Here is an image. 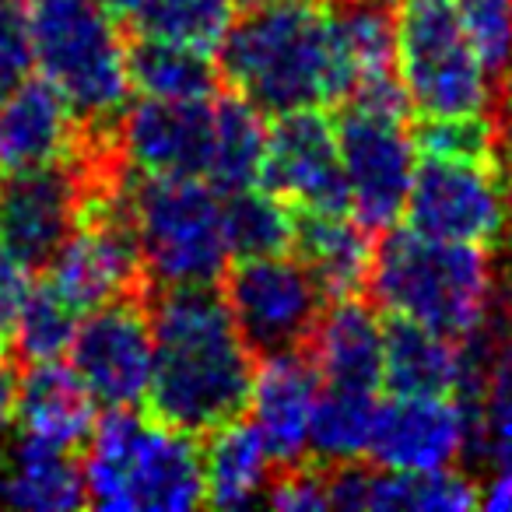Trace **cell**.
I'll return each mask as SVG.
<instances>
[{
    "mask_svg": "<svg viewBox=\"0 0 512 512\" xmlns=\"http://www.w3.org/2000/svg\"><path fill=\"white\" fill-rule=\"evenodd\" d=\"M214 99V95H211ZM211 99H137L116 123L127 169L144 176H207Z\"/></svg>",
    "mask_w": 512,
    "mask_h": 512,
    "instance_id": "15",
    "label": "cell"
},
{
    "mask_svg": "<svg viewBox=\"0 0 512 512\" xmlns=\"http://www.w3.org/2000/svg\"><path fill=\"white\" fill-rule=\"evenodd\" d=\"M334 130L351 218L372 235L386 232L404 218L407 193L418 169L411 123L404 113L341 102Z\"/></svg>",
    "mask_w": 512,
    "mask_h": 512,
    "instance_id": "8",
    "label": "cell"
},
{
    "mask_svg": "<svg viewBox=\"0 0 512 512\" xmlns=\"http://www.w3.org/2000/svg\"><path fill=\"white\" fill-rule=\"evenodd\" d=\"M344 4H393V0H344Z\"/></svg>",
    "mask_w": 512,
    "mask_h": 512,
    "instance_id": "41",
    "label": "cell"
},
{
    "mask_svg": "<svg viewBox=\"0 0 512 512\" xmlns=\"http://www.w3.org/2000/svg\"><path fill=\"white\" fill-rule=\"evenodd\" d=\"M81 313L53 292L46 281L32 285L29 299H25L22 313H18L11 337H15V351L25 362H53V358L67 355V344L74 337Z\"/></svg>",
    "mask_w": 512,
    "mask_h": 512,
    "instance_id": "32",
    "label": "cell"
},
{
    "mask_svg": "<svg viewBox=\"0 0 512 512\" xmlns=\"http://www.w3.org/2000/svg\"><path fill=\"white\" fill-rule=\"evenodd\" d=\"M242 341L256 358L299 351L327 309L320 285L299 256H242L218 285Z\"/></svg>",
    "mask_w": 512,
    "mask_h": 512,
    "instance_id": "9",
    "label": "cell"
},
{
    "mask_svg": "<svg viewBox=\"0 0 512 512\" xmlns=\"http://www.w3.org/2000/svg\"><path fill=\"white\" fill-rule=\"evenodd\" d=\"M148 288L218 285L228 267L221 193L200 176H144L123 183Z\"/></svg>",
    "mask_w": 512,
    "mask_h": 512,
    "instance_id": "6",
    "label": "cell"
},
{
    "mask_svg": "<svg viewBox=\"0 0 512 512\" xmlns=\"http://www.w3.org/2000/svg\"><path fill=\"white\" fill-rule=\"evenodd\" d=\"M281 4H320V0H235V8L253 11V8H281Z\"/></svg>",
    "mask_w": 512,
    "mask_h": 512,
    "instance_id": "40",
    "label": "cell"
},
{
    "mask_svg": "<svg viewBox=\"0 0 512 512\" xmlns=\"http://www.w3.org/2000/svg\"><path fill=\"white\" fill-rule=\"evenodd\" d=\"M316 393H320V376L302 348L256 358L246 411L274 467L309 460V425H313Z\"/></svg>",
    "mask_w": 512,
    "mask_h": 512,
    "instance_id": "18",
    "label": "cell"
},
{
    "mask_svg": "<svg viewBox=\"0 0 512 512\" xmlns=\"http://www.w3.org/2000/svg\"><path fill=\"white\" fill-rule=\"evenodd\" d=\"M264 502L281 512H316L330 509L327 495V467L316 460H302L292 467H278L271 477Z\"/></svg>",
    "mask_w": 512,
    "mask_h": 512,
    "instance_id": "34",
    "label": "cell"
},
{
    "mask_svg": "<svg viewBox=\"0 0 512 512\" xmlns=\"http://www.w3.org/2000/svg\"><path fill=\"white\" fill-rule=\"evenodd\" d=\"M32 274H36L32 267H25L18 256H11L0 246V334H11V327H15L32 285H36Z\"/></svg>",
    "mask_w": 512,
    "mask_h": 512,
    "instance_id": "35",
    "label": "cell"
},
{
    "mask_svg": "<svg viewBox=\"0 0 512 512\" xmlns=\"http://www.w3.org/2000/svg\"><path fill=\"white\" fill-rule=\"evenodd\" d=\"M81 449V477L92 509L183 512L204 505L197 442L158 414L113 407L95 421Z\"/></svg>",
    "mask_w": 512,
    "mask_h": 512,
    "instance_id": "4",
    "label": "cell"
},
{
    "mask_svg": "<svg viewBox=\"0 0 512 512\" xmlns=\"http://www.w3.org/2000/svg\"><path fill=\"white\" fill-rule=\"evenodd\" d=\"M467 446V411L453 393H390L372 418L365 460L386 470L456 467Z\"/></svg>",
    "mask_w": 512,
    "mask_h": 512,
    "instance_id": "14",
    "label": "cell"
},
{
    "mask_svg": "<svg viewBox=\"0 0 512 512\" xmlns=\"http://www.w3.org/2000/svg\"><path fill=\"white\" fill-rule=\"evenodd\" d=\"M99 4L109 11V15L116 18V22H123V25H127L130 18H134L137 11H141V4H144V0H99Z\"/></svg>",
    "mask_w": 512,
    "mask_h": 512,
    "instance_id": "38",
    "label": "cell"
},
{
    "mask_svg": "<svg viewBox=\"0 0 512 512\" xmlns=\"http://www.w3.org/2000/svg\"><path fill=\"white\" fill-rule=\"evenodd\" d=\"M32 67L92 137H113L130 106L127 36L99 0H22Z\"/></svg>",
    "mask_w": 512,
    "mask_h": 512,
    "instance_id": "5",
    "label": "cell"
},
{
    "mask_svg": "<svg viewBox=\"0 0 512 512\" xmlns=\"http://www.w3.org/2000/svg\"><path fill=\"white\" fill-rule=\"evenodd\" d=\"M92 141L95 137L50 81L29 74L0 95V176L74 162Z\"/></svg>",
    "mask_w": 512,
    "mask_h": 512,
    "instance_id": "16",
    "label": "cell"
},
{
    "mask_svg": "<svg viewBox=\"0 0 512 512\" xmlns=\"http://www.w3.org/2000/svg\"><path fill=\"white\" fill-rule=\"evenodd\" d=\"M95 425V400L78 383L71 365L29 362L15 383V428L36 442L78 453Z\"/></svg>",
    "mask_w": 512,
    "mask_h": 512,
    "instance_id": "20",
    "label": "cell"
},
{
    "mask_svg": "<svg viewBox=\"0 0 512 512\" xmlns=\"http://www.w3.org/2000/svg\"><path fill=\"white\" fill-rule=\"evenodd\" d=\"M260 186L299 211H348L337 130L320 106L278 113L267 123Z\"/></svg>",
    "mask_w": 512,
    "mask_h": 512,
    "instance_id": "13",
    "label": "cell"
},
{
    "mask_svg": "<svg viewBox=\"0 0 512 512\" xmlns=\"http://www.w3.org/2000/svg\"><path fill=\"white\" fill-rule=\"evenodd\" d=\"M407 228L432 239L495 246L505 221V179L498 165L425 158L404 204Z\"/></svg>",
    "mask_w": 512,
    "mask_h": 512,
    "instance_id": "12",
    "label": "cell"
},
{
    "mask_svg": "<svg viewBox=\"0 0 512 512\" xmlns=\"http://www.w3.org/2000/svg\"><path fill=\"white\" fill-rule=\"evenodd\" d=\"M456 11L498 99L512 81V0H456Z\"/></svg>",
    "mask_w": 512,
    "mask_h": 512,
    "instance_id": "33",
    "label": "cell"
},
{
    "mask_svg": "<svg viewBox=\"0 0 512 512\" xmlns=\"http://www.w3.org/2000/svg\"><path fill=\"white\" fill-rule=\"evenodd\" d=\"M155 337L151 414L190 435L242 418L253 393L256 355L242 341L218 285L144 288Z\"/></svg>",
    "mask_w": 512,
    "mask_h": 512,
    "instance_id": "1",
    "label": "cell"
},
{
    "mask_svg": "<svg viewBox=\"0 0 512 512\" xmlns=\"http://www.w3.org/2000/svg\"><path fill=\"white\" fill-rule=\"evenodd\" d=\"M477 505V481L467 470H386L372 463L369 509L376 512H460Z\"/></svg>",
    "mask_w": 512,
    "mask_h": 512,
    "instance_id": "28",
    "label": "cell"
},
{
    "mask_svg": "<svg viewBox=\"0 0 512 512\" xmlns=\"http://www.w3.org/2000/svg\"><path fill=\"white\" fill-rule=\"evenodd\" d=\"M109 148L113 137H95L92 148L74 162L0 176V246L25 267L43 271L71 235L95 158Z\"/></svg>",
    "mask_w": 512,
    "mask_h": 512,
    "instance_id": "11",
    "label": "cell"
},
{
    "mask_svg": "<svg viewBox=\"0 0 512 512\" xmlns=\"http://www.w3.org/2000/svg\"><path fill=\"white\" fill-rule=\"evenodd\" d=\"M214 53L172 39L141 36L127 39V74L130 88L144 99H211L221 88Z\"/></svg>",
    "mask_w": 512,
    "mask_h": 512,
    "instance_id": "26",
    "label": "cell"
},
{
    "mask_svg": "<svg viewBox=\"0 0 512 512\" xmlns=\"http://www.w3.org/2000/svg\"><path fill=\"white\" fill-rule=\"evenodd\" d=\"M467 341L414 320H383V386L390 393H460L467 383Z\"/></svg>",
    "mask_w": 512,
    "mask_h": 512,
    "instance_id": "22",
    "label": "cell"
},
{
    "mask_svg": "<svg viewBox=\"0 0 512 512\" xmlns=\"http://www.w3.org/2000/svg\"><path fill=\"white\" fill-rule=\"evenodd\" d=\"M232 18L235 0H144L127 29L214 53Z\"/></svg>",
    "mask_w": 512,
    "mask_h": 512,
    "instance_id": "30",
    "label": "cell"
},
{
    "mask_svg": "<svg viewBox=\"0 0 512 512\" xmlns=\"http://www.w3.org/2000/svg\"><path fill=\"white\" fill-rule=\"evenodd\" d=\"M221 228L228 260L288 253L295 235V207L264 186L221 193Z\"/></svg>",
    "mask_w": 512,
    "mask_h": 512,
    "instance_id": "27",
    "label": "cell"
},
{
    "mask_svg": "<svg viewBox=\"0 0 512 512\" xmlns=\"http://www.w3.org/2000/svg\"><path fill=\"white\" fill-rule=\"evenodd\" d=\"M505 179V221H502V239L509 242V260H512V169Z\"/></svg>",
    "mask_w": 512,
    "mask_h": 512,
    "instance_id": "39",
    "label": "cell"
},
{
    "mask_svg": "<svg viewBox=\"0 0 512 512\" xmlns=\"http://www.w3.org/2000/svg\"><path fill=\"white\" fill-rule=\"evenodd\" d=\"M474 369L460 390L467 411V460L495 474L512 467V323H484L467 337Z\"/></svg>",
    "mask_w": 512,
    "mask_h": 512,
    "instance_id": "17",
    "label": "cell"
},
{
    "mask_svg": "<svg viewBox=\"0 0 512 512\" xmlns=\"http://www.w3.org/2000/svg\"><path fill=\"white\" fill-rule=\"evenodd\" d=\"M204 505L214 509H246L264 502L274 477V460L264 439L246 418H232L204 435Z\"/></svg>",
    "mask_w": 512,
    "mask_h": 512,
    "instance_id": "24",
    "label": "cell"
},
{
    "mask_svg": "<svg viewBox=\"0 0 512 512\" xmlns=\"http://www.w3.org/2000/svg\"><path fill=\"white\" fill-rule=\"evenodd\" d=\"M302 351L323 386L383 390V320L376 306L355 299L327 302Z\"/></svg>",
    "mask_w": 512,
    "mask_h": 512,
    "instance_id": "19",
    "label": "cell"
},
{
    "mask_svg": "<svg viewBox=\"0 0 512 512\" xmlns=\"http://www.w3.org/2000/svg\"><path fill=\"white\" fill-rule=\"evenodd\" d=\"M267 148L264 113L242 95L218 88L211 99V162L207 183L218 193L260 186V165Z\"/></svg>",
    "mask_w": 512,
    "mask_h": 512,
    "instance_id": "25",
    "label": "cell"
},
{
    "mask_svg": "<svg viewBox=\"0 0 512 512\" xmlns=\"http://www.w3.org/2000/svg\"><path fill=\"white\" fill-rule=\"evenodd\" d=\"M414 148L425 158H453V162L498 165V116L460 113V116H421L411 127Z\"/></svg>",
    "mask_w": 512,
    "mask_h": 512,
    "instance_id": "31",
    "label": "cell"
},
{
    "mask_svg": "<svg viewBox=\"0 0 512 512\" xmlns=\"http://www.w3.org/2000/svg\"><path fill=\"white\" fill-rule=\"evenodd\" d=\"M379 393L323 386L316 393L313 425H309V460L344 463L365 460Z\"/></svg>",
    "mask_w": 512,
    "mask_h": 512,
    "instance_id": "29",
    "label": "cell"
},
{
    "mask_svg": "<svg viewBox=\"0 0 512 512\" xmlns=\"http://www.w3.org/2000/svg\"><path fill=\"white\" fill-rule=\"evenodd\" d=\"M393 67L418 116L495 113V88L456 0H393Z\"/></svg>",
    "mask_w": 512,
    "mask_h": 512,
    "instance_id": "7",
    "label": "cell"
},
{
    "mask_svg": "<svg viewBox=\"0 0 512 512\" xmlns=\"http://www.w3.org/2000/svg\"><path fill=\"white\" fill-rule=\"evenodd\" d=\"M0 505L32 512L85 509V477L71 449H57L18 435L0 453Z\"/></svg>",
    "mask_w": 512,
    "mask_h": 512,
    "instance_id": "23",
    "label": "cell"
},
{
    "mask_svg": "<svg viewBox=\"0 0 512 512\" xmlns=\"http://www.w3.org/2000/svg\"><path fill=\"white\" fill-rule=\"evenodd\" d=\"M15 383L18 376H11V369L0 372V449H4L11 428H15Z\"/></svg>",
    "mask_w": 512,
    "mask_h": 512,
    "instance_id": "36",
    "label": "cell"
},
{
    "mask_svg": "<svg viewBox=\"0 0 512 512\" xmlns=\"http://www.w3.org/2000/svg\"><path fill=\"white\" fill-rule=\"evenodd\" d=\"M221 88L253 102L264 116L306 106H341L351 85L320 4L253 8L232 18L218 43Z\"/></svg>",
    "mask_w": 512,
    "mask_h": 512,
    "instance_id": "2",
    "label": "cell"
},
{
    "mask_svg": "<svg viewBox=\"0 0 512 512\" xmlns=\"http://www.w3.org/2000/svg\"><path fill=\"white\" fill-rule=\"evenodd\" d=\"M495 116H498V151L509 158V169H512V81L498 95Z\"/></svg>",
    "mask_w": 512,
    "mask_h": 512,
    "instance_id": "37",
    "label": "cell"
},
{
    "mask_svg": "<svg viewBox=\"0 0 512 512\" xmlns=\"http://www.w3.org/2000/svg\"><path fill=\"white\" fill-rule=\"evenodd\" d=\"M365 292L386 316L414 320L456 341L488 323L495 264L484 246L432 239L414 228H386L372 242Z\"/></svg>",
    "mask_w": 512,
    "mask_h": 512,
    "instance_id": "3",
    "label": "cell"
},
{
    "mask_svg": "<svg viewBox=\"0 0 512 512\" xmlns=\"http://www.w3.org/2000/svg\"><path fill=\"white\" fill-rule=\"evenodd\" d=\"M292 249L323 299H355L369 285L372 267V232L362 228L348 211H299L295 207Z\"/></svg>",
    "mask_w": 512,
    "mask_h": 512,
    "instance_id": "21",
    "label": "cell"
},
{
    "mask_svg": "<svg viewBox=\"0 0 512 512\" xmlns=\"http://www.w3.org/2000/svg\"><path fill=\"white\" fill-rule=\"evenodd\" d=\"M67 365L95 404L141 407L148 400L155 337L144 292L88 309L67 344Z\"/></svg>",
    "mask_w": 512,
    "mask_h": 512,
    "instance_id": "10",
    "label": "cell"
}]
</instances>
